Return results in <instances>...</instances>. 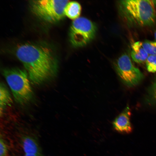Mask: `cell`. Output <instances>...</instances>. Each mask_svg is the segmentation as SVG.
I'll return each mask as SVG.
<instances>
[{
  "mask_svg": "<svg viewBox=\"0 0 156 156\" xmlns=\"http://www.w3.org/2000/svg\"><path fill=\"white\" fill-rule=\"evenodd\" d=\"M152 43L153 44L155 47H156V42H152Z\"/></svg>",
  "mask_w": 156,
  "mask_h": 156,
  "instance_id": "obj_17",
  "label": "cell"
},
{
  "mask_svg": "<svg viewBox=\"0 0 156 156\" xmlns=\"http://www.w3.org/2000/svg\"><path fill=\"white\" fill-rule=\"evenodd\" d=\"M131 116L130 109L127 106L113 121L112 125L114 129L122 133H131L133 129L130 121Z\"/></svg>",
  "mask_w": 156,
  "mask_h": 156,
  "instance_id": "obj_7",
  "label": "cell"
},
{
  "mask_svg": "<svg viewBox=\"0 0 156 156\" xmlns=\"http://www.w3.org/2000/svg\"><path fill=\"white\" fill-rule=\"evenodd\" d=\"M147 100L150 104L156 105V79L149 89Z\"/></svg>",
  "mask_w": 156,
  "mask_h": 156,
  "instance_id": "obj_12",
  "label": "cell"
},
{
  "mask_svg": "<svg viewBox=\"0 0 156 156\" xmlns=\"http://www.w3.org/2000/svg\"><path fill=\"white\" fill-rule=\"evenodd\" d=\"M8 148L4 140L0 139V156H6L8 153Z\"/></svg>",
  "mask_w": 156,
  "mask_h": 156,
  "instance_id": "obj_15",
  "label": "cell"
},
{
  "mask_svg": "<svg viewBox=\"0 0 156 156\" xmlns=\"http://www.w3.org/2000/svg\"><path fill=\"white\" fill-rule=\"evenodd\" d=\"M16 55L34 85L41 84L53 79L57 74V60L51 49L46 46L23 44L17 47Z\"/></svg>",
  "mask_w": 156,
  "mask_h": 156,
  "instance_id": "obj_1",
  "label": "cell"
},
{
  "mask_svg": "<svg viewBox=\"0 0 156 156\" xmlns=\"http://www.w3.org/2000/svg\"><path fill=\"white\" fill-rule=\"evenodd\" d=\"M21 144L25 155L42 154L38 143L33 138L29 136H24L22 138Z\"/></svg>",
  "mask_w": 156,
  "mask_h": 156,
  "instance_id": "obj_8",
  "label": "cell"
},
{
  "mask_svg": "<svg viewBox=\"0 0 156 156\" xmlns=\"http://www.w3.org/2000/svg\"><path fill=\"white\" fill-rule=\"evenodd\" d=\"M131 56L136 63L140 64L146 62L149 55L142 46V42L138 41L132 45Z\"/></svg>",
  "mask_w": 156,
  "mask_h": 156,
  "instance_id": "obj_9",
  "label": "cell"
},
{
  "mask_svg": "<svg viewBox=\"0 0 156 156\" xmlns=\"http://www.w3.org/2000/svg\"><path fill=\"white\" fill-rule=\"evenodd\" d=\"M68 2V0H34L30 4L33 12L38 17L48 22H54L65 16V9Z\"/></svg>",
  "mask_w": 156,
  "mask_h": 156,
  "instance_id": "obj_4",
  "label": "cell"
},
{
  "mask_svg": "<svg viewBox=\"0 0 156 156\" xmlns=\"http://www.w3.org/2000/svg\"><path fill=\"white\" fill-rule=\"evenodd\" d=\"M142 45L148 55H156V47L152 44V42L147 41L142 42Z\"/></svg>",
  "mask_w": 156,
  "mask_h": 156,
  "instance_id": "obj_14",
  "label": "cell"
},
{
  "mask_svg": "<svg viewBox=\"0 0 156 156\" xmlns=\"http://www.w3.org/2000/svg\"><path fill=\"white\" fill-rule=\"evenodd\" d=\"M81 11V7L78 2L72 1L68 2L64 10L65 16L74 20L79 17Z\"/></svg>",
  "mask_w": 156,
  "mask_h": 156,
  "instance_id": "obj_11",
  "label": "cell"
},
{
  "mask_svg": "<svg viewBox=\"0 0 156 156\" xmlns=\"http://www.w3.org/2000/svg\"><path fill=\"white\" fill-rule=\"evenodd\" d=\"M2 72L17 103L23 105L32 99L33 92L26 70L16 67L6 68L3 69Z\"/></svg>",
  "mask_w": 156,
  "mask_h": 156,
  "instance_id": "obj_2",
  "label": "cell"
},
{
  "mask_svg": "<svg viewBox=\"0 0 156 156\" xmlns=\"http://www.w3.org/2000/svg\"><path fill=\"white\" fill-rule=\"evenodd\" d=\"M114 65L118 75L128 87L136 86L143 78V73L134 65L130 57L126 54L119 57Z\"/></svg>",
  "mask_w": 156,
  "mask_h": 156,
  "instance_id": "obj_6",
  "label": "cell"
},
{
  "mask_svg": "<svg viewBox=\"0 0 156 156\" xmlns=\"http://www.w3.org/2000/svg\"><path fill=\"white\" fill-rule=\"evenodd\" d=\"M154 37H155V40H156V31L155 32V33H154Z\"/></svg>",
  "mask_w": 156,
  "mask_h": 156,
  "instance_id": "obj_18",
  "label": "cell"
},
{
  "mask_svg": "<svg viewBox=\"0 0 156 156\" xmlns=\"http://www.w3.org/2000/svg\"><path fill=\"white\" fill-rule=\"evenodd\" d=\"M25 156H44L42 154L35 155H25Z\"/></svg>",
  "mask_w": 156,
  "mask_h": 156,
  "instance_id": "obj_16",
  "label": "cell"
},
{
  "mask_svg": "<svg viewBox=\"0 0 156 156\" xmlns=\"http://www.w3.org/2000/svg\"><path fill=\"white\" fill-rule=\"evenodd\" d=\"M12 103L10 94L5 85L1 83L0 85V114L1 116L7 106Z\"/></svg>",
  "mask_w": 156,
  "mask_h": 156,
  "instance_id": "obj_10",
  "label": "cell"
},
{
  "mask_svg": "<svg viewBox=\"0 0 156 156\" xmlns=\"http://www.w3.org/2000/svg\"><path fill=\"white\" fill-rule=\"evenodd\" d=\"M146 62L147 69L149 72H156V55H149Z\"/></svg>",
  "mask_w": 156,
  "mask_h": 156,
  "instance_id": "obj_13",
  "label": "cell"
},
{
  "mask_svg": "<svg viewBox=\"0 0 156 156\" xmlns=\"http://www.w3.org/2000/svg\"><path fill=\"white\" fill-rule=\"evenodd\" d=\"M96 31L95 24L84 17H79L74 20L69 32L70 42L75 47L84 46L94 38Z\"/></svg>",
  "mask_w": 156,
  "mask_h": 156,
  "instance_id": "obj_5",
  "label": "cell"
},
{
  "mask_svg": "<svg viewBox=\"0 0 156 156\" xmlns=\"http://www.w3.org/2000/svg\"><path fill=\"white\" fill-rule=\"evenodd\" d=\"M121 3L124 12L138 24L148 26L155 22L156 11L153 1L126 0Z\"/></svg>",
  "mask_w": 156,
  "mask_h": 156,
  "instance_id": "obj_3",
  "label": "cell"
}]
</instances>
